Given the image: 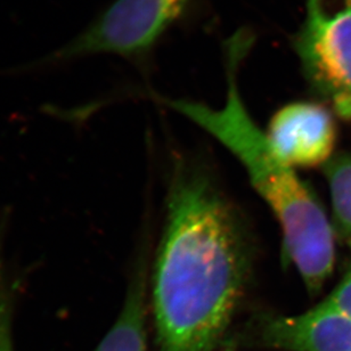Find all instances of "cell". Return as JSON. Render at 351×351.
<instances>
[{
  "mask_svg": "<svg viewBox=\"0 0 351 351\" xmlns=\"http://www.w3.org/2000/svg\"><path fill=\"white\" fill-rule=\"evenodd\" d=\"M324 302L351 318V267Z\"/></svg>",
  "mask_w": 351,
  "mask_h": 351,
  "instance_id": "obj_10",
  "label": "cell"
},
{
  "mask_svg": "<svg viewBox=\"0 0 351 351\" xmlns=\"http://www.w3.org/2000/svg\"><path fill=\"white\" fill-rule=\"evenodd\" d=\"M323 168L331 192L335 227L351 239V153L332 156Z\"/></svg>",
  "mask_w": 351,
  "mask_h": 351,
  "instance_id": "obj_8",
  "label": "cell"
},
{
  "mask_svg": "<svg viewBox=\"0 0 351 351\" xmlns=\"http://www.w3.org/2000/svg\"><path fill=\"white\" fill-rule=\"evenodd\" d=\"M5 220H0V351H15L13 341V316L16 284L7 267L5 251Z\"/></svg>",
  "mask_w": 351,
  "mask_h": 351,
  "instance_id": "obj_9",
  "label": "cell"
},
{
  "mask_svg": "<svg viewBox=\"0 0 351 351\" xmlns=\"http://www.w3.org/2000/svg\"><path fill=\"white\" fill-rule=\"evenodd\" d=\"M153 274L160 351H216L243 299L250 242L240 216L203 170L176 167Z\"/></svg>",
  "mask_w": 351,
  "mask_h": 351,
  "instance_id": "obj_1",
  "label": "cell"
},
{
  "mask_svg": "<svg viewBox=\"0 0 351 351\" xmlns=\"http://www.w3.org/2000/svg\"><path fill=\"white\" fill-rule=\"evenodd\" d=\"M189 1L115 0L82 34L31 66L44 68L98 54L144 58L182 16Z\"/></svg>",
  "mask_w": 351,
  "mask_h": 351,
  "instance_id": "obj_4",
  "label": "cell"
},
{
  "mask_svg": "<svg viewBox=\"0 0 351 351\" xmlns=\"http://www.w3.org/2000/svg\"><path fill=\"white\" fill-rule=\"evenodd\" d=\"M254 41L250 31L241 30L227 43V97L223 108L187 99L161 101L209 132L240 160L251 184L280 223L285 258L300 273L308 291L315 294L335 267L333 228L313 189L275 151L242 101L237 75Z\"/></svg>",
  "mask_w": 351,
  "mask_h": 351,
  "instance_id": "obj_2",
  "label": "cell"
},
{
  "mask_svg": "<svg viewBox=\"0 0 351 351\" xmlns=\"http://www.w3.org/2000/svg\"><path fill=\"white\" fill-rule=\"evenodd\" d=\"M294 49L311 90L351 122V0H307Z\"/></svg>",
  "mask_w": 351,
  "mask_h": 351,
  "instance_id": "obj_3",
  "label": "cell"
},
{
  "mask_svg": "<svg viewBox=\"0 0 351 351\" xmlns=\"http://www.w3.org/2000/svg\"><path fill=\"white\" fill-rule=\"evenodd\" d=\"M259 345L291 351H351V318L324 301L298 316H263L254 324Z\"/></svg>",
  "mask_w": 351,
  "mask_h": 351,
  "instance_id": "obj_6",
  "label": "cell"
},
{
  "mask_svg": "<svg viewBox=\"0 0 351 351\" xmlns=\"http://www.w3.org/2000/svg\"><path fill=\"white\" fill-rule=\"evenodd\" d=\"M147 261L141 254L132 271L118 319L96 351H146Z\"/></svg>",
  "mask_w": 351,
  "mask_h": 351,
  "instance_id": "obj_7",
  "label": "cell"
},
{
  "mask_svg": "<svg viewBox=\"0 0 351 351\" xmlns=\"http://www.w3.org/2000/svg\"><path fill=\"white\" fill-rule=\"evenodd\" d=\"M266 135L292 168H313L324 166L333 156L337 125L325 105L294 101L273 115Z\"/></svg>",
  "mask_w": 351,
  "mask_h": 351,
  "instance_id": "obj_5",
  "label": "cell"
},
{
  "mask_svg": "<svg viewBox=\"0 0 351 351\" xmlns=\"http://www.w3.org/2000/svg\"><path fill=\"white\" fill-rule=\"evenodd\" d=\"M349 245H350V247H351V241H350V242H349Z\"/></svg>",
  "mask_w": 351,
  "mask_h": 351,
  "instance_id": "obj_11",
  "label": "cell"
}]
</instances>
